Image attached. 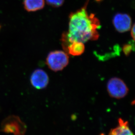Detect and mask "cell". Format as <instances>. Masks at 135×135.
Here are the masks:
<instances>
[{
	"mask_svg": "<svg viewBox=\"0 0 135 135\" xmlns=\"http://www.w3.org/2000/svg\"><path fill=\"white\" fill-rule=\"evenodd\" d=\"M86 2L84 6L69 16V32L63 34V47L74 42H87L89 40H96L99 37L97 29L99 28V21L93 14L88 15Z\"/></svg>",
	"mask_w": 135,
	"mask_h": 135,
	"instance_id": "1",
	"label": "cell"
},
{
	"mask_svg": "<svg viewBox=\"0 0 135 135\" xmlns=\"http://www.w3.org/2000/svg\"><path fill=\"white\" fill-rule=\"evenodd\" d=\"M69 57L66 52L62 51L51 52L49 54L46 63L50 70L57 72L62 70L69 64Z\"/></svg>",
	"mask_w": 135,
	"mask_h": 135,
	"instance_id": "2",
	"label": "cell"
},
{
	"mask_svg": "<svg viewBox=\"0 0 135 135\" xmlns=\"http://www.w3.org/2000/svg\"><path fill=\"white\" fill-rule=\"evenodd\" d=\"M107 89L110 96L116 99L123 98L129 92V88L123 80L116 77L112 78L108 80Z\"/></svg>",
	"mask_w": 135,
	"mask_h": 135,
	"instance_id": "3",
	"label": "cell"
},
{
	"mask_svg": "<svg viewBox=\"0 0 135 135\" xmlns=\"http://www.w3.org/2000/svg\"><path fill=\"white\" fill-rule=\"evenodd\" d=\"M2 130L14 135H24L26 129L22 122L16 117H12L5 120L3 125Z\"/></svg>",
	"mask_w": 135,
	"mask_h": 135,
	"instance_id": "4",
	"label": "cell"
},
{
	"mask_svg": "<svg viewBox=\"0 0 135 135\" xmlns=\"http://www.w3.org/2000/svg\"><path fill=\"white\" fill-rule=\"evenodd\" d=\"M30 82L32 85L37 89H42L47 87L49 82L48 75L42 69H37L31 76Z\"/></svg>",
	"mask_w": 135,
	"mask_h": 135,
	"instance_id": "5",
	"label": "cell"
},
{
	"mask_svg": "<svg viewBox=\"0 0 135 135\" xmlns=\"http://www.w3.org/2000/svg\"><path fill=\"white\" fill-rule=\"evenodd\" d=\"M113 24L116 30L120 32L129 30L131 27V18L126 14H117L114 17Z\"/></svg>",
	"mask_w": 135,
	"mask_h": 135,
	"instance_id": "6",
	"label": "cell"
},
{
	"mask_svg": "<svg viewBox=\"0 0 135 135\" xmlns=\"http://www.w3.org/2000/svg\"><path fill=\"white\" fill-rule=\"evenodd\" d=\"M117 126L110 130L108 135H134L130 129L128 121L119 119Z\"/></svg>",
	"mask_w": 135,
	"mask_h": 135,
	"instance_id": "7",
	"label": "cell"
},
{
	"mask_svg": "<svg viewBox=\"0 0 135 135\" xmlns=\"http://www.w3.org/2000/svg\"><path fill=\"white\" fill-rule=\"evenodd\" d=\"M23 5L28 12H35L44 8L45 1L44 0H24Z\"/></svg>",
	"mask_w": 135,
	"mask_h": 135,
	"instance_id": "8",
	"label": "cell"
},
{
	"mask_svg": "<svg viewBox=\"0 0 135 135\" xmlns=\"http://www.w3.org/2000/svg\"><path fill=\"white\" fill-rule=\"evenodd\" d=\"M85 47L82 42H74L68 45L66 51L70 55L74 56H80L84 52Z\"/></svg>",
	"mask_w": 135,
	"mask_h": 135,
	"instance_id": "9",
	"label": "cell"
},
{
	"mask_svg": "<svg viewBox=\"0 0 135 135\" xmlns=\"http://www.w3.org/2000/svg\"><path fill=\"white\" fill-rule=\"evenodd\" d=\"M47 4L54 7H59L62 5L64 0H46Z\"/></svg>",
	"mask_w": 135,
	"mask_h": 135,
	"instance_id": "10",
	"label": "cell"
},
{
	"mask_svg": "<svg viewBox=\"0 0 135 135\" xmlns=\"http://www.w3.org/2000/svg\"><path fill=\"white\" fill-rule=\"evenodd\" d=\"M134 44H133V45L129 44H126V45H124L122 48V50H123L124 53L126 56H128L129 55V54H130V52H131L132 50H134Z\"/></svg>",
	"mask_w": 135,
	"mask_h": 135,
	"instance_id": "11",
	"label": "cell"
},
{
	"mask_svg": "<svg viewBox=\"0 0 135 135\" xmlns=\"http://www.w3.org/2000/svg\"><path fill=\"white\" fill-rule=\"evenodd\" d=\"M131 36L133 40H135V25H133V28H132Z\"/></svg>",
	"mask_w": 135,
	"mask_h": 135,
	"instance_id": "12",
	"label": "cell"
},
{
	"mask_svg": "<svg viewBox=\"0 0 135 135\" xmlns=\"http://www.w3.org/2000/svg\"><path fill=\"white\" fill-rule=\"evenodd\" d=\"M96 1H101L102 0H96Z\"/></svg>",
	"mask_w": 135,
	"mask_h": 135,
	"instance_id": "13",
	"label": "cell"
},
{
	"mask_svg": "<svg viewBox=\"0 0 135 135\" xmlns=\"http://www.w3.org/2000/svg\"><path fill=\"white\" fill-rule=\"evenodd\" d=\"M100 135H105V134H104V133H102Z\"/></svg>",
	"mask_w": 135,
	"mask_h": 135,
	"instance_id": "14",
	"label": "cell"
}]
</instances>
